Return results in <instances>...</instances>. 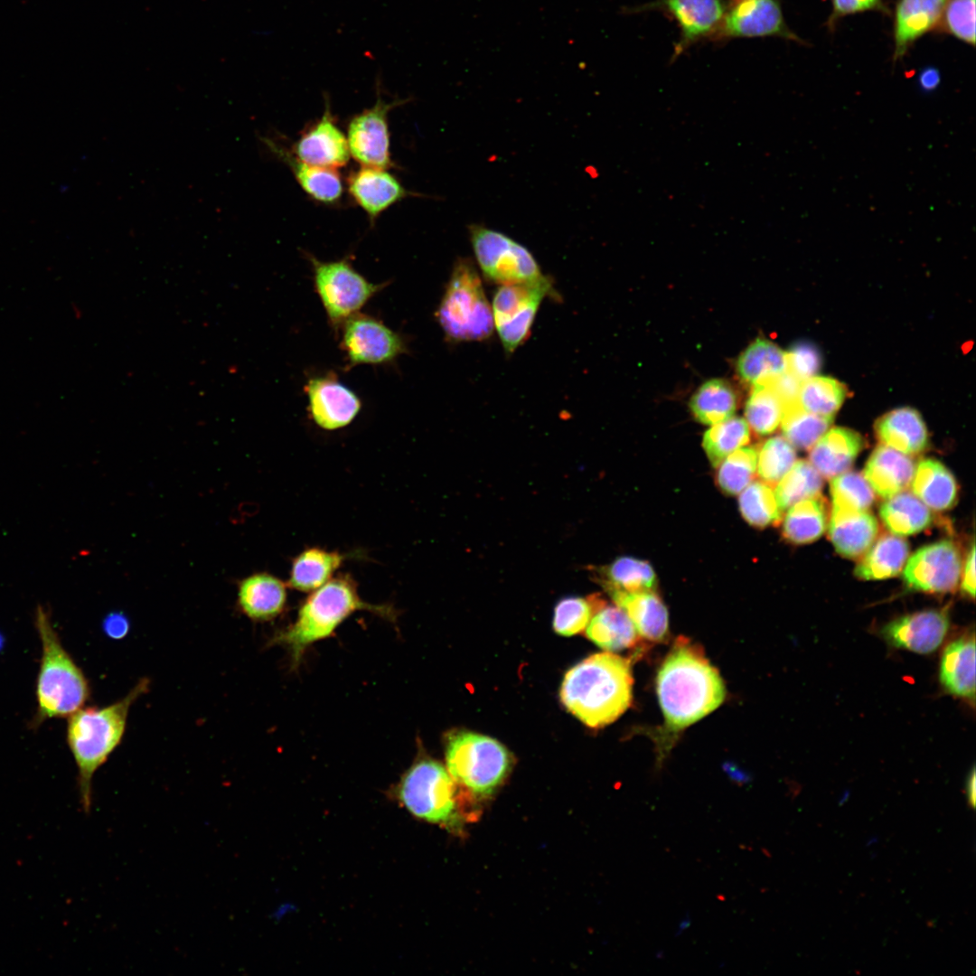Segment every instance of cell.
Returning a JSON list of instances; mask_svg holds the SVG:
<instances>
[{
  "label": "cell",
  "mask_w": 976,
  "mask_h": 976,
  "mask_svg": "<svg viewBox=\"0 0 976 976\" xmlns=\"http://www.w3.org/2000/svg\"><path fill=\"white\" fill-rule=\"evenodd\" d=\"M665 729L678 732L709 715L724 701V681L701 648L676 639L656 679Z\"/></svg>",
  "instance_id": "obj_1"
},
{
  "label": "cell",
  "mask_w": 976,
  "mask_h": 976,
  "mask_svg": "<svg viewBox=\"0 0 976 976\" xmlns=\"http://www.w3.org/2000/svg\"><path fill=\"white\" fill-rule=\"evenodd\" d=\"M633 683L630 659L599 652L567 671L559 698L568 712L597 728L613 723L630 707Z\"/></svg>",
  "instance_id": "obj_2"
},
{
  "label": "cell",
  "mask_w": 976,
  "mask_h": 976,
  "mask_svg": "<svg viewBox=\"0 0 976 976\" xmlns=\"http://www.w3.org/2000/svg\"><path fill=\"white\" fill-rule=\"evenodd\" d=\"M357 611H369L392 623L397 619V611L391 605L364 601L354 580L342 575L312 591L300 605L295 621L277 631L269 644L284 647L291 668L296 670L311 645L332 636Z\"/></svg>",
  "instance_id": "obj_3"
},
{
  "label": "cell",
  "mask_w": 976,
  "mask_h": 976,
  "mask_svg": "<svg viewBox=\"0 0 976 976\" xmlns=\"http://www.w3.org/2000/svg\"><path fill=\"white\" fill-rule=\"evenodd\" d=\"M148 688L149 680L143 679L121 699L101 708H81L69 716L67 743L78 768L80 804L86 812L92 802L93 775L120 744L129 709Z\"/></svg>",
  "instance_id": "obj_4"
},
{
  "label": "cell",
  "mask_w": 976,
  "mask_h": 976,
  "mask_svg": "<svg viewBox=\"0 0 976 976\" xmlns=\"http://www.w3.org/2000/svg\"><path fill=\"white\" fill-rule=\"evenodd\" d=\"M35 624L42 644L36 682L37 727L44 720L69 717L81 709L89 697V686L81 669L64 649L49 613L39 605Z\"/></svg>",
  "instance_id": "obj_5"
},
{
  "label": "cell",
  "mask_w": 976,
  "mask_h": 976,
  "mask_svg": "<svg viewBox=\"0 0 976 976\" xmlns=\"http://www.w3.org/2000/svg\"><path fill=\"white\" fill-rule=\"evenodd\" d=\"M446 769L475 798L492 795L512 767V756L496 739L471 731L451 733L446 743Z\"/></svg>",
  "instance_id": "obj_6"
},
{
  "label": "cell",
  "mask_w": 976,
  "mask_h": 976,
  "mask_svg": "<svg viewBox=\"0 0 976 976\" xmlns=\"http://www.w3.org/2000/svg\"><path fill=\"white\" fill-rule=\"evenodd\" d=\"M436 316L452 342L482 341L493 333L492 307L470 259L455 261Z\"/></svg>",
  "instance_id": "obj_7"
},
{
  "label": "cell",
  "mask_w": 976,
  "mask_h": 976,
  "mask_svg": "<svg viewBox=\"0 0 976 976\" xmlns=\"http://www.w3.org/2000/svg\"><path fill=\"white\" fill-rule=\"evenodd\" d=\"M399 801L414 816L449 825L457 812L456 784L439 762L420 757L405 772L397 786Z\"/></svg>",
  "instance_id": "obj_8"
},
{
  "label": "cell",
  "mask_w": 976,
  "mask_h": 976,
  "mask_svg": "<svg viewBox=\"0 0 976 976\" xmlns=\"http://www.w3.org/2000/svg\"><path fill=\"white\" fill-rule=\"evenodd\" d=\"M314 289L333 328H339L387 284H375L359 273L345 258L321 261L309 254Z\"/></svg>",
  "instance_id": "obj_9"
},
{
  "label": "cell",
  "mask_w": 976,
  "mask_h": 976,
  "mask_svg": "<svg viewBox=\"0 0 976 976\" xmlns=\"http://www.w3.org/2000/svg\"><path fill=\"white\" fill-rule=\"evenodd\" d=\"M470 238L478 265L489 280L505 286L534 283L546 277L532 254L507 235L472 225Z\"/></svg>",
  "instance_id": "obj_10"
},
{
  "label": "cell",
  "mask_w": 976,
  "mask_h": 976,
  "mask_svg": "<svg viewBox=\"0 0 976 976\" xmlns=\"http://www.w3.org/2000/svg\"><path fill=\"white\" fill-rule=\"evenodd\" d=\"M553 290L549 277L529 284L500 286L493 300V325L508 354L527 338L543 298Z\"/></svg>",
  "instance_id": "obj_11"
},
{
  "label": "cell",
  "mask_w": 976,
  "mask_h": 976,
  "mask_svg": "<svg viewBox=\"0 0 976 976\" xmlns=\"http://www.w3.org/2000/svg\"><path fill=\"white\" fill-rule=\"evenodd\" d=\"M341 327V347L349 368L389 363L407 352L404 338L371 315L357 313Z\"/></svg>",
  "instance_id": "obj_12"
},
{
  "label": "cell",
  "mask_w": 976,
  "mask_h": 976,
  "mask_svg": "<svg viewBox=\"0 0 976 976\" xmlns=\"http://www.w3.org/2000/svg\"><path fill=\"white\" fill-rule=\"evenodd\" d=\"M405 102L406 99H399L387 102L378 92L372 107L350 119L346 136L349 151L361 166L392 167L388 115L392 108Z\"/></svg>",
  "instance_id": "obj_13"
},
{
  "label": "cell",
  "mask_w": 976,
  "mask_h": 976,
  "mask_svg": "<svg viewBox=\"0 0 976 976\" xmlns=\"http://www.w3.org/2000/svg\"><path fill=\"white\" fill-rule=\"evenodd\" d=\"M961 572L959 549L951 540H941L922 547L906 560L903 580L912 590L946 593L957 587Z\"/></svg>",
  "instance_id": "obj_14"
},
{
  "label": "cell",
  "mask_w": 976,
  "mask_h": 976,
  "mask_svg": "<svg viewBox=\"0 0 976 976\" xmlns=\"http://www.w3.org/2000/svg\"><path fill=\"white\" fill-rule=\"evenodd\" d=\"M727 9L722 0H655L627 13L659 10L670 15L680 29V40L672 56L674 60L690 45L704 39L713 40Z\"/></svg>",
  "instance_id": "obj_15"
},
{
  "label": "cell",
  "mask_w": 976,
  "mask_h": 976,
  "mask_svg": "<svg viewBox=\"0 0 976 976\" xmlns=\"http://www.w3.org/2000/svg\"><path fill=\"white\" fill-rule=\"evenodd\" d=\"M767 36L803 42L787 26L777 0H739L727 9L713 40Z\"/></svg>",
  "instance_id": "obj_16"
},
{
  "label": "cell",
  "mask_w": 976,
  "mask_h": 976,
  "mask_svg": "<svg viewBox=\"0 0 976 976\" xmlns=\"http://www.w3.org/2000/svg\"><path fill=\"white\" fill-rule=\"evenodd\" d=\"M305 390L312 420L324 430L351 424L359 414L361 401L354 391L333 373L310 378Z\"/></svg>",
  "instance_id": "obj_17"
},
{
  "label": "cell",
  "mask_w": 976,
  "mask_h": 976,
  "mask_svg": "<svg viewBox=\"0 0 976 976\" xmlns=\"http://www.w3.org/2000/svg\"><path fill=\"white\" fill-rule=\"evenodd\" d=\"M292 153L302 162L324 168L336 170L348 164L347 138L337 126L328 100L321 117L301 134Z\"/></svg>",
  "instance_id": "obj_18"
},
{
  "label": "cell",
  "mask_w": 976,
  "mask_h": 976,
  "mask_svg": "<svg viewBox=\"0 0 976 976\" xmlns=\"http://www.w3.org/2000/svg\"><path fill=\"white\" fill-rule=\"evenodd\" d=\"M949 625L945 610L929 609L891 621L881 629V635L891 646L927 654L941 645Z\"/></svg>",
  "instance_id": "obj_19"
},
{
  "label": "cell",
  "mask_w": 976,
  "mask_h": 976,
  "mask_svg": "<svg viewBox=\"0 0 976 976\" xmlns=\"http://www.w3.org/2000/svg\"><path fill=\"white\" fill-rule=\"evenodd\" d=\"M347 190L371 222L409 194L388 169L367 166H360L349 174Z\"/></svg>",
  "instance_id": "obj_20"
},
{
  "label": "cell",
  "mask_w": 976,
  "mask_h": 976,
  "mask_svg": "<svg viewBox=\"0 0 976 976\" xmlns=\"http://www.w3.org/2000/svg\"><path fill=\"white\" fill-rule=\"evenodd\" d=\"M287 585L267 572L254 573L239 581L238 605L254 622H269L278 617L287 602Z\"/></svg>",
  "instance_id": "obj_21"
},
{
  "label": "cell",
  "mask_w": 976,
  "mask_h": 976,
  "mask_svg": "<svg viewBox=\"0 0 976 976\" xmlns=\"http://www.w3.org/2000/svg\"><path fill=\"white\" fill-rule=\"evenodd\" d=\"M948 0H898L894 14L895 61L921 36L937 27Z\"/></svg>",
  "instance_id": "obj_22"
},
{
  "label": "cell",
  "mask_w": 976,
  "mask_h": 976,
  "mask_svg": "<svg viewBox=\"0 0 976 976\" xmlns=\"http://www.w3.org/2000/svg\"><path fill=\"white\" fill-rule=\"evenodd\" d=\"M607 592L615 605L626 613L643 639L652 643H662L668 638V610L655 591L607 590Z\"/></svg>",
  "instance_id": "obj_23"
},
{
  "label": "cell",
  "mask_w": 976,
  "mask_h": 976,
  "mask_svg": "<svg viewBox=\"0 0 976 976\" xmlns=\"http://www.w3.org/2000/svg\"><path fill=\"white\" fill-rule=\"evenodd\" d=\"M829 537L839 554L857 558L866 553L878 533V523L868 511L832 507Z\"/></svg>",
  "instance_id": "obj_24"
},
{
  "label": "cell",
  "mask_w": 976,
  "mask_h": 976,
  "mask_svg": "<svg viewBox=\"0 0 976 976\" xmlns=\"http://www.w3.org/2000/svg\"><path fill=\"white\" fill-rule=\"evenodd\" d=\"M915 467L907 455L881 445L868 459L863 476L874 492L887 499L908 487Z\"/></svg>",
  "instance_id": "obj_25"
},
{
  "label": "cell",
  "mask_w": 976,
  "mask_h": 976,
  "mask_svg": "<svg viewBox=\"0 0 976 976\" xmlns=\"http://www.w3.org/2000/svg\"><path fill=\"white\" fill-rule=\"evenodd\" d=\"M862 447L863 439L858 432L832 427L812 446L810 463L821 477L832 478L852 465Z\"/></svg>",
  "instance_id": "obj_26"
},
{
  "label": "cell",
  "mask_w": 976,
  "mask_h": 976,
  "mask_svg": "<svg viewBox=\"0 0 976 976\" xmlns=\"http://www.w3.org/2000/svg\"><path fill=\"white\" fill-rule=\"evenodd\" d=\"M586 635L603 650L610 652L633 650L635 657L643 639L626 613L605 601L595 611Z\"/></svg>",
  "instance_id": "obj_27"
},
{
  "label": "cell",
  "mask_w": 976,
  "mask_h": 976,
  "mask_svg": "<svg viewBox=\"0 0 976 976\" xmlns=\"http://www.w3.org/2000/svg\"><path fill=\"white\" fill-rule=\"evenodd\" d=\"M940 681L950 694L974 702V633L960 636L945 647L941 659Z\"/></svg>",
  "instance_id": "obj_28"
},
{
  "label": "cell",
  "mask_w": 976,
  "mask_h": 976,
  "mask_svg": "<svg viewBox=\"0 0 976 976\" xmlns=\"http://www.w3.org/2000/svg\"><path fill=\"white\" fill-rule=\"evenodd\" d=\"M875 432L882 445L907 455L923 452L928 443L925 424L912 408H899L883 415L875 423Z\"/></svg>",
  "instance_id": "obj_29"
},
{
  "label": "cell",
  "mask_w": 976,
  "mask_h": 976,
  "mask_svg": "<svg viewBox=\"0 0 976 976\" xmlns=\"http://www.w3.org/2000/svg\"><path fill=\"white\" fill-rule=\"evenodd\" d=\"M265 143L289 166L299 186L314 201L324 204L340 201L343 193V183L337 170L302 162L292 152L269 139H266Z\"/></svg>",
  "instance_id": "obj_30"
},
{
  "label": "cell",
  "mask_w": 976,
  "mask_h": 976,
  "mask_svg": "<svg viewBox=\"0 0 976 976\" xmlns=\"http://www.w3.org/2000/svg\"><path fill=\"white\" fill-rule=\"evenodd\" d=\"M913 493L928 508L945 511L957 499V483L953 474L939 461L924 459L915 467L911 481Z\"/></svg>",
  "instance_id": "obj_31"
},
{
  "label": "cell",
  "mask_w": 976,
  "mask_h": 976,
  "mask_svg": "<svg viewBox=\"0 0 976 976\" xmlns=\"http://www.w3.org/2000/svg\"><path fill=\"white\" fill-rule=\"evenodd\" d=\"M347 558V554L338 551L306 549L292 561L287 587L311 593L328 582Z\"/></svg>",
  "instance_id": "obj_32"
},
{
  "label": "cell",
  "mask_w": 976,
  "mask_h": 976,
  "mask_svg": "<svg viewBox=\"0 0 976 976\" xmlns=\"http://www.w3.org/2000/svg\"><path fill=\"white\" fill-rule=\"evenodd\" d=\"M909 554L908 543L894 535L880 537L866 551L855 568V575L864 580H881L896 576Z\"/></svg>",
  "instance_id": "obj_33"
},
{
  "label": "cell",
  "mask_w": 976,
  "mask_h": 976,
  "mask_svg": "<svg viewBox=\"0 0 976 976\" xmlns=\"http://www.w3.org/2000/svg\"><path fill=\"white\" fill-rule=\"evenodd\" d=\"M879 514L885 527L896 536L921 532L933 521L930 509L913 493L906 491L887 498L882 503Z\"/></svg>",
  "instance_id": "obj_34"
},
{
  "label": "cell",
  "mask_w": 976,
  "mask_h": 976,
  "mask_svg": "<svg viewBox=\"0 0 976 976\" xmlns=\"http://www.w3.org/2000/svg\"><path fill=\"white\" fill-rule=\"evenodd\" d=\"M737 371L746 383L766 384L786 371L785 352L768 340L756 339L739 355Z\"/></svg>",
  "instance_id": "obj_35"
},
{
  "label": "cell",
  "mask_w": 976,
  "mask_h": 976,
  "mask_svg": "<svg viewBox=\"0 0 976 976\" xmlns=\"http://www.w3.org/2000/svg\"><path fill=\"white\" fill-rule=\"evenodd\" d=\"M827 519L826 503L820 494L800 501L788 508L783 520V536L794 544L811 543L823 534Z\"/></svg>",
  "instance_id": "obj_36"
},
{
  "label": "cell",
  "mask_w": 976,
  "mask_h": 976,
  "mask_svg": "<svg viewBox=\"0 0 976 976\" xmlns=\"http://www.w3.org/2000/svg\"><path fill=\"white\" fill-rule=\"evenodd\" d=\"M737 405L735 389L721 379H712L703 383L690 401L694 418L705 425H714L733 417Z\"/></svg>",
  "instance_id": "obj_37"
},
{
  "label": "cell",
  "mask_w": 976,
  "mask_h": 976,
  "mask_svg": "<svg viewBox=\"0 0 976 976\" xmlns=\"http://www.w3.org/2000/svg\"><path fill=\"white\" fill-rule=\"evenodd\" d=\"M599 578L605 590L655 591L657 576L652 565L633 557H620L601 568Z\"/></svg>",
  "instance_id": "obj_38"
},
{
  "label": "cell",
  "mask_w": 976,
  "mask_h": 976,
  "mask_svg": "<svg viewBox=\"0 0 976 976\" xmlns=\"http://www.w3.org/2000/svg\"><path fill=\"white\" fill-rule=\"evenodd\" d=\"M846 395V387L837 380L814 375L801 381L797 402L808 412L834 418Z\"/></svg>",
  "instance_id": "obj_39"
},
{
  "label": "cell",
  "mask_w": 976,
  "mask_h": 976,
  "mask_svg": "<svg viewBox=\"0 0 976 976\" xmlns=\"http://www.w3.org/2000/svg\"><path fill=\"white\" fill-rule=\"evenodd\" d=\"M833 418L816 415L804 410L798 402L784 408L781 420L784 437L799 449H811L829 429Z\"/></svg>",
  "instance_id": "obj_40"
},
{
  "label": "cell",
  "mask_w": 976,
  "mask_h": 976,
  "mask_svg": "<svg viewBox=\"0 0 976 976\" xmlns=\"http://www.w3.org/2000/svg\"><path fill=\"white\" fill-rule=\"evenodd\" d=\"M738 506L744 520L755 528L778 525L782 521L783 510L774 492L763 481L750 483L740 493Z\"/></svg>",
  "instance_id": "obj_41"
},
{
  "label": "cell",
  "mask_w": 976,
  "mask_h": 976,
  "mask_svg": "<svg viewBox=\"0 0 976 976\" xmlns=\"http://www.w3.org/2000/svg\"><path fill=\"white\" fill-rule=\"evenodd\" d=\"M822 477L806 460L795 461L791 469L776 483L774 494L784 511L794 503L817 496L822 488Z\"/></svg>",
  "instance_id": "obj_42"
},
{
  "label": "cell",
  "mask_w": 976,
  "mask_h": 976,
  "mask_svg": "<svg viewBox=\"0 0 976 976\" xmlns=\"http://www.w3.org/2000/svg\"><path fill=\"white\" fill-rule=\"evenodd\" d=\"M750 438L746 419L731 417L711 425L702 439V446L712 465L717 467L728 455L746 446Z\"/></svg>",
  "instance_id": "obj_43"
},
{
  "label": "cell",
  "mask_w": 976,
  "mask_h": 976,
  "mask_svg": "<svg viewBox=\"0 0 976 976\" xmlns=\"http://www.w3.org/2000/svg\"><path fill=\"white\" fill-rule=\"evenodd\" d=\"M784 403L768 385L753 386L745 408L746 421L760 436L772 434L781 423Z\"/></svg>",
  "instance_id": "obj_44"
},
{
  "label": "cell",
  "mask_w": 976,
  "mask_h": 976,
  "mask_svg": "<svg viewBox=\"0 0 976 976\" xmlns=\"http://www.w3.org/2000/svg\"><path fill=\"white\" fill-rule=\"evenodd\" d=\"M757 450L740 447L728 455L716 468V482L727 495L739 494L753 480L756 472Z\"/></svg>",
  "instance_id": "obj_45"
},
{
  "label": "cell",
  "mask_w": 976,
  "mask_h": 976,
  "mask_svg": "<svg viewBox=\"0 0 976 976\" xmlns=\"http://www.w3.org/2000/svg\"><path fill=\"white\" fill-rule=\"evenodd\" d=\"M795 461L794 447L784 436L771 437L757 452L756 471L762 481L773 487Z\"/></svg>",
  "instance_id": "obj_46"
},
{
  "label": "cell",
  "mask_w": 976,
  "mask_h": 976,
  "mask_svg": "<svg viewBox=\"0 0 976 976\" xmlns=\"http://www.w3.org/2000/svg\"><path fill=\"white\" fill-rule=\"evenodd\" d=\"M603 602L604 600L596 596L589 598L569 596L561 599L554 610V631L562 636H572L582 632Z\"/></svg>",
  "instance_id": "obj_47"
},
{
  "label": "cell",
  "mask_w": 976,
  "mask_h": 976,
  "mask_svg": "<svg viewBox=\"0 0 976 976\" xmlns=\"http://www.w3.org/2000/svg\"><path fill=\"white\" fill-rule=\"evenodd\" d=\"M832 507L850 511H868L875 501L874 491L863 475L844 472L831 478Z\"/></svg>",
  "instance_id": "obj_48"
},
{
  "label": "cell",
  "mask_w": 976,
  "mask_h": 976,
  "mask_svg": "<svg viewBox=\"0 0 976 976\" xmlns=\"http://www.w3.org/2000/svg\"><path fill=\"white\" fill-rule=\"evenodd\" d=\"M971 46L975 45V0H948L937 27Z\"/></svg>",
  "instance_id": "obj_49"
},
{
  "label": "cell",
  "mask_w": 976,
  "mask_h": 976,
  "mask_svg": "<svg viewBox=\"0 0 976 976\" xmlns=\"http://www.w3.org/2000/svg\"><path fill=\"white\" fill-rule=\"evenodd\" d=\"M785 360L786 371L801 381L814 376L821 364L818 349L809 343L795 344L785 352Z\"/></svg>",
  "instance_id": "obj_50"
},
{
  "label": "cell",
  "mask_w": 976,
  "mask_h": 976,
  "mask_svg": "<svg viewBox=\"0 0 976 976\" xmlns=\"http://www.w3.org/2000/svg\"><path fill=\"white\" fill-rule=\"evenodd\" d=\"M832 11L828 20L830 29H832L840 18L865 11H879L888 13L882 0H831Z\"/></svg>",
  "instance_id": "obj_51"
},
{
  "label": "cell",
  "mask_w": 976,
  "mask_h": 976,
  "mask_svg": "<svg viewBox=\"0 0 976 976\" xmlns=\"http://www.w3.org/2000/svg\"><path fill=\"white\" fill-rule=\"evenodd\" d=\"M102 627L108 637L119 640L128 633L130 624L123 613L112 612L104 618Z\"/></svg>",
  "instance_id": "obj_52"
},
{
  "label": "cell",
  "mask_w": 976,
  "mask_h": 976,
  "mask_svg": "<svg viewBox=\"0 0 976 976\" xmlns=\"http://www.w3.org/2000/svg\"><path fill=\"white\" fill-rule=\"evenodd\" d=\"M975 546L972 543L965 561L961 585L963 593L972 599L975 596Z\"/></svg>",
  "instance_id": "obj_53"
},
{
  "label": "cell",
  "mask_w": 976,
  "mask_h": 976,
  "mask_svg": "<svg viewBox=\"0 0 976 976\" xmlns=\"http://www.w3.org/2000/svg\"><path fill=\"white\" fill-rule=\"evenodd\" d=\"M919 83L924 90H933L940 83L939 71L934 67L923 70L919 75Z\"/></svg>",
  "instance_id": "obj_54"
},
{
  "label": "cell",
  "mask_w": 976,
  "mask_h": 976,
  "mask_svg": "<svg viewBox=\"0 0 976 976\" xmlns=\"http://www.w3.org/2000/svg\"><path fill=\"white\" fill-rule=\"evenodd\" d=\"M967 793H968L969 802H970V804L971 806H973L974 802H975V771H974V768H972L971 773V774L969 775V778H968Z\"/></svg>",
  "instance_id": "obj_55"
},
{
  "label": "cell",
  "mask_w": 976,
  "mask_h": 976,
  "mask_svg": "<svg viewBox=\"0 0 976 976\" xmlns=\"http://www.w3.org/2000/svg\"><path fill=\"white\" fill-rule=\"evenodd\" d=\"M688 925H689L688 920H684V921H683V922H682V923H681V924H680V926H679V931H678V933H679V932H681V931H683V930H685V929L687 928V926H688Z\"/></svg>",
  "instance_id": "obj_56"
},
{
  "label": "cell",
  "mask_w": 976,
  "mask_h": 976,
  "mask_svg": "<svg viewBox=\"0 0 976 976\" xmlns=\"http://www.w3.org/2000/svg\"><path fill=\"white\" fill-rule=\"evenodd\" d=\"M1 645H2V640H1V637H0V647H1Z\"/></svg>",
  "instance_id": "obj_57"
},
{
  "label": "cell",
  "mask_w": 976,
  "mask_h": 976,
  "mask_svg": "<svg viewBox=\"0 0 976 976\" xmlns=\"http://www.w3.org/2000/svg\"><path fill=\"white\" fill-rule=\"evenodd\" d=\"M736 1H739V0H736Z\"/></svg>",
  "instance_id": "obj_58"
}]
</instances>
